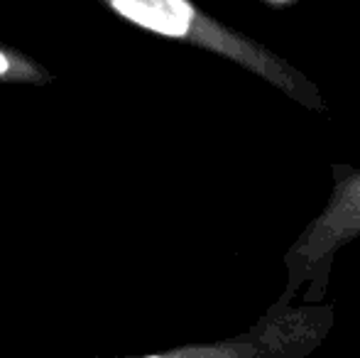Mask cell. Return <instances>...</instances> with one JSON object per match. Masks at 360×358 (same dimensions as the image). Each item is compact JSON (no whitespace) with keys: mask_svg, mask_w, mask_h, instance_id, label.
<instances>
[{"mask_svg":"<svg viewBox=\"0 0 360 358\" xmlns=\"http://www.w3.org/2000/svg\"><path fill=\"white\" fill-rule=\"evenodd\" d=\"M113 8L133 23L172 37L184 34L194 18L186 0H113Z\"/></svg>","mask_w":360,"mask_h":358,"instance_id":"6da1fadb","label":"cell"},{"mask_svg":"<svg viewBox=\"0 0 360 358\" xmlns=\"http://www.w3.org/2000/svg\"><path fill=\"white\" fill-rule=\"evenodd\" d=\"M5 69H8V59H5L3 54H0V74H3Z\"/></svg>","mask_w":360,"mask_h":358,"instance_id":"7a4b0ae2","label":"cell"}]
</instances>
